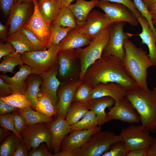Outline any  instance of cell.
<instances>
[{"mask_svg": "<svg viewBox=\"0 0 156 156\" xmlns=\"http://www.w3.org/2000/svg\"><path fill=\"white\" fill-rule=\"evenodd\" d=\"M83 81L94 88L100 83L113 82L127 91L140 88L127 73L122 61L113 55L101 56L90 66Z\"/></svg>", "mask_w": 156, "mask_h": 156, "instance_id": "6da1fadb", "label": "cell"}, {"mask_svg": "<svg viewBox=\"0 0 156 156\" xmlns=\"http://www.w3.org/2000/svg\"><path fill=\"white\" fill-rule=\"evenodd\" d=\"M123 47L125 55L122 62L127 73L140 88L148 91L147 70L154 66L153 62L146 51L137 47L128 38L125 40Z\"/></svg>", "mask_w": 156, "mask_h": 156, "instance_id": "7a4b0ae2", "label": "cell"}, {"mask_svg": "<svg viewBox=\"0 0 156 156\" xmlns=\"http://www.w3.org/2000/svg\"><path fill=\"white\" fill-rule=\"evenodd\" d=\"M125 97L139 114L142 125L150 132L156 131V87L148 91L140 88L126 91Z\"/></svg>", "mask_w": 156, "mask_h": 156, "instance_id": "3957f363", "label": "cell"}, {"mask_svg": "<svg viewBox=\"0 0 156 156\" xmlns=\"http://www.w3.org/2000/svg\"><path fill=\"white\" fill-rule=\"evenodd\" d=\"M110 31L109 26L102 31L86 47L75 49L81 66L79 81H83L88 67L101 57L103 49L109 39Z\"/></svg>", "mask_w": 156, "mask_h": 156, "instance_id": "277c9868", "label": "cell"}, {"mask_svg": "<svg viewBox=\"0 0 156 156\" xmlns=\"http://www.w3.org/2000/svg\"><path fill=\"white\" fill-rule=\"evenodd\" d=\"M58 45H52L47 50L25 52L21 54L24 64L32 68V73L40 75L49 70L58 63Z\"/></svg>", "mask_w": 156, "mask_h": 156, "instance_id": "5b68a950", "label": "cell"}, {"mask_svg": "<svg viewBox=\"0 0 156 156\" xmlns=\"http://www.w3.org/2000/svg\"><path fill=\"white\" fill-rule=\"evenodd\" d=\"M119 141H122L120 135L101 131L92 135L82 148L74 151L75 156H102L113 143Z\"/></svg>", "mask_w": 156, "mask_h": 156, "instance_id": "8992f818", "label": "cell"}, {"mask_svg": "<svg viewBox=\"0 0 156 156\" xmlns=\"http://www.w3.org/2000/svg\"><path fill=\"white\" fill-rule=\"evenodd\" d=\"M58 78L62 83L79 80L81 71V64L75 49L58 52Z\"/></svg>", "mask_w": 156, "mask_h": 156, "instance_id": "52a82bcc", "label": "cell"}, {"mask_svg": "<svg viewBox=\"0 0 156 156\" xmlns=\"http://www.w3.org/2000/svg\"><path fill=\"white\" fill-rule=\"evenodd\" d=\"M20 135L28 151L36 149L44 142L46 144L49 149H50L51 135L48 123L27 126Z\"/></svg>", "mask_w": 156, "mask_h": 156, "instance_id": "ba28073f", "label": "cell"}, {"mask_svg": "<svg viewBox=\"0 0 156 156\" xmlns=\"http://www.w3.org/2000/svg\"><path fill=\"white\" fill-rule=\"evenodd\" d=\"M125 22H118L112 23L110 26V36L108 41L104 47L102 56L113 55L122 61L125 55L123 47L125 40L131 38L134 34L124 31Z\"/></svg>", "mask_w": 156, "mask_h": 156, "instance_id": "9c48e42d", "label": "cell"}, {"mask_svg": "<svg viewBox=\"0 0 156 156\" xmlns=\"http://www.w3.org/2000/svg\"><path fill=\"white\" fill-rule=\"evenodd\" d=\"M144 126L131 125L121 129L120 135L129 150L148 148L153 138Z\"/></svg>", "mask_w": 156, "mask_h": 156, "instance_id": "30bf717a", "label": "cell"}, {"mask_svg": "<svg viewBox=\"0 0 156 156\" xmlns=\"http://www.w3.org/2000/svg\"><path fill=\"white\" fill-rule=\"evenodd\" d=\"M101 9L112 23L127 22L133 26L139 23L138 19L127 6L120 3H111L105 0H99L96 6Z\"/></svg>", "mask_w": 156, "mask_h": 156, "instance_id": "8fae6325", "label": "cell"}, {"mask_svg": "<svg viewBox=\"0 0 156 156\" xmlns=\"http://www.w3.org/2000/svg\"><path fill=\"white\" fill-rule=\"evenodd\" d=\"M107 113L111 120H118L129 123H138L140 116L131 103L125 97L115 101Z\"/></svg>", "mask_w": 156, "mask_h": 156, "instance_id": "7c38bea8", "label": "cell"}, {"mask_svg": "<svg viewBox=\"0 0 156 156\" xmlns=\"http://www.w3.org/2000/svg\"><path fill=\"white\" fill-rule=\"evenodd\" d=\"M112 23L105 13L94 10L90 13L85 24L79 27L81 32L92 41Z\"/></svg>", "mask_w": 156, "mask_h": 156, "instance_id": "4fadbf2b", "label": "cell"}, {"mask_svg": "<svg viewBox=\"0 0 156 156\" xmlns=\"http://www.w3.org/2000/svg\"><path fill=\"white\" fill-rule=\"evenodd\" d=\"M33 1V13L23 26L31 31L46 47L50 35L51 24L45 21L40 14L38 0Z\"/></svg>", "mask_w": 156, "mask_h": 156, "instance_id": "5bb4252c", "label": "cell"}, {"mask_svg": "<svg viewBox=\"0 0 156 156\" xmlns=\"http://www.w3.org/2000/svg\"><path fill=\"white\" fill-rule=\"evenodd\" d=\"M83 81L73 80L62 83L58 88L59 99L56 106L58 117L65 119L68 110L73 102L75 91Z\"/></svg>", "mask_w": 156, "mask_h": 156, "instance_id": "9a60e30c", "label": "cell"}, {"mask_svg": "<svg viewBox=\"0 0 156 156\" xmlns=\"http://www.w3.org/2000/svg\"><path fill=\"white\" fill-rule=\"evenodd\" d=\"M33 2L18 3L11 12L8 23L9 25L8 36L21 30L28 21L31 11Z\"/></svg>", "mask_w": 156, "mask_h": 156, "instance_id": "2e32d148", "label": "cell"}, {"mask_svg": "<svg viewBox=\"0 0 156 156\" xmlns=\"http://www.w3.org/2000/svg\"><path fill=\"white\" fill-rule=\"evenodd\" d=\"M101 131L99 126L90 129L72 131L70 133L65 136L61 144V151H74L83 146L93 134Z\"/></svg>", "mask_w": 156, "mask_h": 156, "instance_id": "e0dca14e", "label": "cell"}, {"mask_svg": "<svg viewBox=\"0 0 156 156\" xmlns=\"http://www.w3.org/2000/svg\"><path fill=\"white\" fill-rule=\"evenodd\" d=\"M58 69V63L49 71L39 75L42 78V82L38 93L48 97L56 106L59 101L57 90L62 83L57 77Z\"/></svg>", "mask_w": 156, "mask_h": 156, "instance_id": "ac0fdd59", "label": "cell"}, {"mask_svg": "<svg viewBox=\"0 0 156 156\" xmlns=\"http://www.w3.org/2000/svg\"><path fill=\"white\" fill-rule=\"evenodd\" d=\"M19 71L13 77H10L3 73L0 77L10 86L13 93L24 94L27 88V80L32 73V68L28 65L23 64L19 65Z\"/></svg>", "mask_w": 156, "mask_h": 156, "instance_id": "d6986e66", "label": "cell"}, {"mask_svg": "<svg viewBox=\"0 0 156 156\" xmlns=\"http://www.w3.org/2000/svg\"><path fill=\"white\" fill-rule=\"evenodd\" d=\"M48 124L51 135L50 149L55 154L59 152L61 144L66 135L72 131L66 120L61 117H58Z\"/></svg>", "mask_w": 156, "mask_h": 156, "instance_id": "ffe728a7", "label": "cell"}, {"mask_svg": "<svg viewBox=\"0 0 156 156\" xmlns=\"http://www.w3.org/2000/svg\"><path fill=\"white\" fill-rule=\"evenodd\" d=\"M91 40L81 31L79 26L71 29L58 44V52L75 50L88 45Z\"/></svg>", "mask_w": 156, "mask_h": 156, "instance_id": "44dd1931", "label": "cell"}, {"mask_svg": "<svg viewBox=\"0 0 156 156\" xmlns=\"http://www.w3.org/2000/svg\"><path fill=\"white\" fill-rule=\"evenodd\" d=\"M127 90L117 83H100L95 86L92 90V99L108 96L115 101L125 97Z\"/></svg>", "mask_w": 156, "mask_h": 156, "instance_id": "7402d4cb", "label": "cell"}, {"mask_svg": "<svg viewBox=\"0 0 156 156\" xmlns=\"http://www.w3.org/2000/svg\"><path fill=\"white\" fill-rule=\"evenodd\" d=\"M115 100L112 97L106 96L92 99L88 103L89 110L93 111L97 116L98 126L101 127L105 123L111 120L110 116L105 109L114 104Z\"/></svg>", "mask_w": 156, "mask_h": 156, "instance_id": "603a6c76", "label": "cell"}, {"mask_svg": "<svg viewBox=\"0 0 156 156\" xmlns=\"http://www.w3.org/2000/svg\"><path fill=\"white\" fill-rule=\"evenodd\" d=\"M138 20L142 29V32L138 35L142 39V43L147 46L149 50L148 56L156 68V40L155 35L144 17L141 16Z\"/></svg>", "mask_w": 156, "mask_h": 156, "instance_id": "cb8c5ba5", "label": "cell"}, {"mask_svg": "<svg viewBox=\"0 0 156 156\" xmlns=\"http://www.w3.org/2000/svg\"><path fill=\"white\" fill-rule=\"evenodd\" d=\"M99 0H77L74 4L70 5V9L74 15L77 26H81L85 23L91 10L96 6Z\"/></svg>", "mask_w": 156, "mask_h": 156, "instance_id": "d4e9b609", "label": "cell"}, {"mask_svg": "<svg viewBox=\"0 0 156 156\" xmlns=\"http://www.w3.org/2000/svg\"><path fill=\"white\" fill-rule=\"evenodd\" d=\"M27 81V88L24 94L31 106L35 109L42 79L40 75L32 73L28 77Z\"/></svg>", "mask_w": 156, "mask_h": 156, "instance_id": "484cf974", "label": "cell"}, {"mask_svg": "<svg viewBox=\"0 0 156 156\" xmlns=\"http://www.w3.org/2000/svg\"><path fill=\"white\" fill-rule=\"evenodd\" d=\"M38 6L43 18L51 24L57 15L62 4L60 0H48L38 2Z\"/></svg>", "mask_w": 156, "mask_h": 156, "instance_id": "4316f807", "label": "cell"}, {"mask_svg": "<svg viewBox=\"0 0 156 156\" xmlns=\"http://www.w3.org/2000/svg\"><path fill=\"white\" fill-rule=\"evenodd\" d=\"M16 112L24 119L26 126L41 123H49L54 120L52 117L34 111L31 106L19 109Z\"/></svg>", "mask_w": 156, "mask_h": 156, "instance_id": "83f0119b", "label": "cell"}, {"mask_svg": "<svg viewBox=\"0 0 156 156\" xmlns=\"http://www.w3.org/2000/svg\"><path fill=\"white\" fill-rule=\"evenodd\" d=\"M6 41L12 45L16 53L22 54L25 52L36 51L33 45L21 30L8 36Z\"/></svg>", "mask_w": 156, "mask_h": 156, "instance_id": "f1b7e54d", "label": "cell"}, {"mask_svg": "<svg viewBox=\"0 0 156 156\" xmlns=\"http://www.w3.org/2000/svg\"><path fill=\"white\" fill-rule=\"evenodd\" d=\"M51 24L72 29L77 26L75 17L69 6L62 4L57 15Z\"/></svg>", "mask_w": 156, "mask_h": 156, "instance_id": "f546056e", "label": "cell"}, {"mask_svg": "<svg viewBox=\"0 0 156 156\" xmlns=\"http://www.w3.org/2000/svg\"><path fill=\"white\" fill-rule=\"evenodd\" d=\"M89 110L86 104L73 102L68 110L65 120L69 125H73L81 119Z\"/></svg>", "mask_w": 156, "mask_h": 156, "instance_id": "4dcf8cb0", "label": "cell"}, {"mask_svg": "<svg viewBox=\"0 0 156 156\" xmlns=\"http://www.w3.org/2000/svg\"><path fill=\"white\" fill-rule=\"evenodd\" d=\"M98 125L97 116L93 111L89 110L79 121L70 125V127L71 131L90 129L95 127Z\"/></svg>", "mask_w": 156, "mask_h": 156, "instance_id": "1f68e13d", "label": "cell"}, {"mask_svg": "<svg viewBox=\"0 0 156 156\" xmlns=\"http://www.w3.org/2000/svg\"><path fill=\"white\" fill-rule=\"evenodd\" d=\"M93 88L90 85L83 81L76 89L73 102L88 105L92 99V95Z\"/></svg>", "mask_w": 156, "mask_h": 156, "instance_id": "d6a6232c", "label": "cell"}, {"mask_svg": "<svg viewBox=\"0 0 156 156\" xmlns=\"http://www.w3.org/2000/svg\"><path fill=\"white\" fill-rule=\"evenodd\" d=\"M35 109L49 117H52L57 114L56 107L51 100L46 95L39 93Z\"/></svg>", "mask_w": 156, "mask_h": 156, "instance_id": "836d02e7", "label": "cell"}, {"mask_svg": "<svg viewBox=\"0 0 156 156\" xmlns=\"http://www.w3.org/2000/svg\"><path fill=\"white\" fill-rule=\"evenodd\" d=\"M23 64L21 54L15 52L4 57L0 63V71L3 73H14V70L16 66Z\"/></svg>", "mask_w": 156, "mask_h": 156, "instance_id": "e575fe53", "label": "cell"}, {"mask_svg": "<svg viewBox=\"0 0 156 156\" xmlns=\"http://www.w3.org/2000/svg\"><path fill=\"white\" fill-rule=\"evenodd\" d=\"M72 29L69 27H64L57 25L51 24V34L46 48L48 49L53 45H58Z\"/></svg>", "mask_w": 156, "mask_h": 156, "instance_id": "d590c367", "label": "cell"}, {"mask_svg": "<svg viewBox=\"0 0 156 156\" xmlns=\"http://www.w3.org/2000/svg\"><path fill=\"white\" fill-rule=\"evenodd\" d=\"M21 140L13 133L7 137L0 145V156H12Z\"/></svg>", "mask_w": 156, "mask_h": 156, "instance_id": "8d00e7d4", "label": "cell"}, {"mask_svg": "<svg viewBox=\"0 0 156 156\" xmlns=\"http://www.w3.org/2000/svg\"><path fill=\"white\" fill-rule=\"evenodd\" d=\"M0 98L10 105L19 109L31 106L24 94L13 93L6 96L0 97Z\"/></svg>", "mask_w": 156, "mask_h": 156, "instance_id": "74e56055", "label": "cell"}, {"mask_svg": "<svg viewBox=\"0 0 156 156\" xmlns=\"http://www.w3.org/2000/svg\"><path fill=\"white\" fill-rule=\"evenodd\" d=\"M129 151L123 141H117L113 143L102 156H126Z\"/></svg>", "mask_w": 156, "mask_h": 156, "instance_id": "f35d334b", "label": "cell"}, {"mask_svg": "<svg viewBox=\"0 0 156 156\" xmlns=\"http://www.w3.org/2000/svg\"><path fill=\"white\" fill-rule=\"evenodd\" d=\"M133 1L136 8L148 22L151 29L155 35L156 40V28L153 23L152 16L148 7L144 5L141 0H133Z\"/></svg>", "mask_w": 156, "mask_h": 156, "instance_id": "ab89813d", "label": "cell"}, {"mask_svg": "<svg viewBox=\"0 0 156 156\" xmlns=\"http://www.w3.org/2000/svg\"><path fill=\"white\" fill-rule=\"evenodd\" d=\"M14 112L11 114L0 115V126L1 127L11 131L21 139L22 140L21 135L17 132L15 128L13 120Z\"/></svg>", "mask_w": 156, "mask_h": 156, "instance_id": "60d3db41", "label": "cell"}, {"mask_svg": "<svg viewBox=\"0 0 156 156\" xmlns=\"http://www.w3.org/2000/svg\"><path fill=\"white\" fill-rule=\"evenodd\" d=\"M33 45L36 51H43L47 50L46 47L30 30L23 26L21 30Z\"/></svg>", "mask_w": 156, "mask_h": 156, "instance_id": "b9f144b4", "label": "cell"}, {"mask_svg": "<svg viewBox=\"0 0 156 156\" xmlns=\"http://www.w3.org/2000/svg\"><path fill=\"white\" fill-rule=\"evenodd\" d=\"M4 43L1 41L0 43V59L2 57L14 54L16 51L12 45L9 42L6 41Z\"/></svg>", "mask_w": 156, "mask_h": 156, "instance_id": "7bdbcfd3", "label": "cell"}, {"mask_svg": "<svg viewBox=\"0 0 156 156\" xmlns=\"http://www.w3.org/2000/svg\"><path fill=\"white\" fill-rule=\"evenodd\" d=\"M18 0H0L1 8L5 15H9L12 10L18 3Z\"/></svg>", "mask_w": 156, "mask_h": 156, "instance_id": "ee69618b", "label": "cell"}, {"mask_svg": "<svg viewBox=\"0 0 156 156\" xmlns=\"http://www.w3.org/2000/svg\"><path fill=\"white\" fill-rule=\"evenodd\" d=\"M47 146L42 143L36 149L29 151V156H53L49 151Z\"/></svg>", "mask_w": 156, "mask_h": 156, "instance_id": "f6af8a7d", "label": "cell"}, {"mask_svg": "<svg viewBox=\"0 0 156 156\" xmlns=\"http://www.w3.org/2000/svg\"><path fill=\"white\" fill-rule=\"evenodd\" d=\"M13 120L15 128L17 132L20 135L26 126L25 121L23 117L18 114L16 111L14 112Z\"/></svg>", "mask_w": 156, "mask_h": 156, "instance_id": "bcb514c9", "label": "cell"}, {"mask_svg": "<svg viewBox=\"0 0 156 156\" xmlns=\"http://www.w3.org/2000/svg\"><path fill=\"white\" fill-rule=\"evenodd\" d=\"M112 2L122 4L128 7L138 19L142 16L140 12L136 8L133 2L131 0H105Z\"/></svg>", "mask_w": 156, "mask_h": 156, "instance_id": "7dc6e473", "label": "cell"}, {"mask_svg": "<svg viewBox=\"0 0 156 156\" xmlns=\"http://www.w3.org/2000/svg\"><path fill=\"white\" fill-rule=\"evenodd\" d=\"M26 145L22 140H21L17 145L12 156H29Z\"/></svg>", "mask_w": 156, "mask_h": 156, "instance_id": "c3c4849f", "label": "cell"}, {"mask_svg": "<svg viewBox=\"0 0 156 156\" xmlns=\"http://www.w3.org/2000/svg\"><path fill=\"white\" fill-rule=\"evenodd\" d=\"M19 109L18 108L10 105L0 98V115L10 114Z\"/></svg>", "mask_w": 156, "mask_h": 156, "instance_id": "681fc988", "label": "cell"}, {"mask_svg": "<svg viewBox=\"0 0 156 156\" xmlns=\"http://www.w3.org/2000/svg\"><path fill=\"white\" fill-rule=\"evenodd\" d=\"M13 93L12 90L7 83L0 78V96L4 97Z\"/></svg>", "mask_w": 156, "mask_h": 156, "instance_id": "f907efd6", "label": "cell"}, {"mask_svg": "<svg viewBox=\"0 0 156 156\" xmlns=\"http://www.w3.org/2000/svg\"><path fill=\"white\" fill-rule=\"evenodd\" d=\"M148 148H143L130 150L126 156H148Z\"/></svg>", "mask_w": 156, "mask_h": 156, "instance_id": "816d5d0a", "label": "cell"}, {"mask_svg": "<svg viewBox=\"0 0 156 156\" xmlns=\"http://www.w3.org/2000/svg\"><path fill=\"white\" fill-rule=\"evenodd\" d=\"M8 26L3 25L0 22V38L3 41H6L8 38Z\"/></svg>", "mask_w": 156, "mask_h": 156, "instance_id": "f5cc1de1", "label": "cell"}, {"mask_svg": "<svg viewBox=\"0 0 156 156\" xmlns=\"http://www.w3.org/2000/svg\"><path fill=\"white\" fill-rule=\"evenodd\" d=\"M148 156H156V136L153 138L148 148Z\"/></svg>", "mask_w": 156, "mask_h": 156, "instance_id": "db71d44e", "label": "cell"}, {"mask_svg": "<svg viewBox=\"0 0 156 156\" xmlns=\"http://www.w3.org/2000/svg\"><path fill=\"white\" fill-rule=\"evenodd\" d=\"M9 130L2 127L0 128V142L5 138L9 134Z\"/></svg>", "mask_w": 156, "mask_h": 156, "instance_id": "11a10c76", "label": "cell"}, {"mask_svg": "<svg viewBox=\"0 0 156 156\" xmlns=\"http://www.w3.org/2000/svg\"><path fill=\"white\" fill-rule=\"evenodd\" d=\"M148 8L153 20H156V2L149 6Z\"/></svg>", "mask_w": 156, "mask_h": 156, "instance_id": "9f6ffc18", "label": "cell"}, {"mask_svg": "<svg viewBox=\"0 0 156 156\" xmlns=\"http://www.w3.org/2000/svg\"><path fill=\"white\" fill-rule=\"evenodd\" d=\"M53 156H75L74 151H63L53 154Z\"/></svg>", "mask_w": 156, "mask_h": 156, "instance_id": "6f0895ef", "label": "cell"}, {"mask_svg": "<svg viewBox=\"0 0 156 156\" xmlns=\"http://www.w3.org/2000/svg\"><path fill=\"white\" fill-rule=\"evenodd\" d=\"M144 5L148 7L156 2V0H141Z\"/></svg>", "mask_w": 156, "mask_h": 156, "instance_id": "680465c9", "label": "cell"}, {"mask_svg": "<svg viewBox=\"0 0 156 156\" xmlns=\"http://www.w3.org/2000/svg\"><path fill=\"white\" fill-rule=\"evenodd\" d=\"M61 4L67 6H69L71 4V2L77 0H60Z\"/></svg>", "mask_w": 156, "mask_h": 156, "instance_id": "91938a15", "label": "cell"}, {"mask_svg": "<svg viewBox=\"0 0 156 156\" xmlns=\"http://www.w3.org/2000/svg\"><path fill=\"white\" fill-rule=\"evenodd\" d=\"M24 2H33V0H18V3H20Z\"/></svg>", "mask_w": 156, "mask_h": 156, "instance_id": "94428289", "label": "cell"}, {"mask_svg": "<svg viewBox=\"0 0 156 156\" xmlns=\"http://www.w3.org/2000/svg\"><path fill=\"white\" fill-rule=\"evenodd\" d=\"M153 22L154 26H156V20H153Z\"/></svg>", "mask_w": 156, "mask_h": 156, "instance_id": "6125c7cd", "label": "cell"}, {"mask_svg": "<svg viewBox=\"0 0 156 156\" xmlns=\"http://www.w3.org/2000/svg\"><path fill=\"white\" fill-rule=\"evenodd\" d=\"M46 0H38V2H42V1H46Z\"/></svg>", "mask_w": 156, "mask_h": 156, "instance_id": "be15d7a7", "label": "cell"}]
</instances>
